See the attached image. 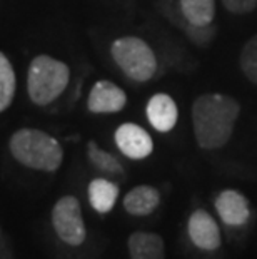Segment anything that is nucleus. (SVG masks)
Returning <instances> with one entry per match:
<instances>
[{
    "instance_id": "nucleus-17",
    "label": "nucleus",
    "mask_w": 257,
    "mask_h": 259,
    "mask_svg": "<svg viewBox=\"0 0 257 259\" xmlns=\"http://www.w3.org/2000/svg\"><path fill=\"white\" fill-rule=\"evenodd\" d=\"M239 65L244 75L257 85V35L250 37L242 47L239 57Z\"/></svg>"
},
{
    "instance_id": "nucleus-13",
    "label": "nucleus",
    "mask_w": 257,
    "mask_h": 259,
    "mask_svg": "<svg viewBox=\"0 0 257 259\" xmlns=\"http://www.w3.org/2000/svg\"><path fill=\"white\" fill-rule=\"evenodd\" d=\"M89 202L99 214L111 212L117 202L119 197V186L112 181L97 178L89 184Z\"/></svg>"
},
{
    "instance_id": "nucleus-12",
    "label": "nucleus",
    "mask_w": 257,
    "mask_h": 259,
    "mask_svg": "<svg viewBox=\"0 0 257 259\" xmlns=\"http://www.w3.org/2000/svg\"><path fill=\"white\" fill-rule=\"evenodd\" d=\"M161 202V192L152 186H137L124 197V209L130 216H149Z\"/></svg>"
},
{
    "instance_id": "nucleus-8",
    "label": "nucleus",
    "mask_w": 257,
    "mask_h": 259,
    "mask_svg": "<svg viewBox=\"0 0 257 259\" xmlns=\"http://www.w3.org/2000/svg\"><path fill=\"white\" fill-rule=\"evenodd\" d=\"M127 104L125 92L111 80H99L89 94L87 107L94 114H114L120 112Z\"/></svg>"
},
{
    "instance_id": "nucleus-15",
    "label": "nucleus",
    "mask_w": 257,
    "mask_h": 259,
    "mask_svg": "<svg viewBox=\"0 0 257 259\" xmlns=\"http://www.w3.org/2000/svg\"><path fill=\"white\" fill-rule=\"evenodd\" d=\"M87 156H89L92 166H94L95 169H99L104 174L120 176L124 172V167H122V164H120L119 159L116 156H112L111 152L100 149L94 141H90L89 146H87Z\"/></svg>"
},
{
    "instance_id": "nucleus-18",
    "label": "nucleus",
    "mask_w": 257,
    "mask_h": 259,
    "mask_svg": "<svg viewBox=\"0 0 257 259\" xmlns=\"http://www.w3.org/2000/svg\"><path fill=\"white\" fill-rule=\"evenodd\" d=\"M224 7L231 14H250L257 7V0H222Z\"/></svg>"
},
{
    "instance_id": "nucleus-2",
    "label": "nucleus",
    "mask_w": 257,
    "mask_h": 259,
    "mask_svg": "<svg viewBox=\"0 0 257 259\" xmlns=\"http://www.w3.org/2000/svg\"><path fill=\"white\" fill-rule=\"evenodd\" d=\"M10 152L25 167L54 172L60 167L64 149L56 137L39 129H20L10 137Z\"/></svg>"
},
{
    "instance_id": "nucleus-10",
    "label": "nucleus",
    "mask_w": 257,
    "mask_h": 259,
    "mask_svg": "<svg viewBox=\"0 0 257 259\" xmlns=\"http://www.w3.org/2000/svg\"><path fill=\"white\" fill-rule=\"evenodd\" d=\"M147 119L157 132H171L179 120V109L176 101L169 94H156L149 99L145 107Z\"/></svg>"
},
{
    "instance_id": "nucleus-5",
    "label": "nucleus",
    "mask_w": 257,
    "mask_h": 259,
    "mask_svg": "<svg viewBox=\"0 0 257 259\" xmlns=\"http://www.w3.org/2000/svg\"><path fill=\"white\" fill-rule=\"evenodd\" d=\"M52 226L65 244L80 246L85 241L87 231L77 197L64 196L56 202L52 209Z\"/></svg>"
},
{
    "instance_id": "nucleus-9",
    "label": "nucleus",
    "mask_w": 257,
    "mask_h": 259,
    "mask_svg": "<svg viewBox=\"0 0 257 259\" xmlns=\"http://www.w3.org/2000/svg\"><path fill=\"white\" fill-rule=\"evenodd\" d=\"M216 209L219 218L227 226H244L250 216L247 197L234 189H226L216 197Z\"/></svg>"
},
{
    "instance_id": "nucleus-6",
    "label": "nucleus",
    "mask_w": 257,
    "mask_h": 259,
    "mask_svg": "<svg viewBox=\"0 0 257 259\" xmlns=\"http://www.w3.org/2000/svg\"><path fill=\"white\" fill-rule=\"evenodd\" d=\"M116 144L124 156L134 161H142L154 151V141L149 132L132 122L119 125L116 131Z\"/></svg>"
},
{
    "instance_id": "nucleus-1",
    "label": "nucleus",
    "mask_w": 257,
    "mask_h": 259,
    "mask_svg": "<svg viewBox=\"0 0 257 259\" xmlns=\"http://www.w3.org/2000/svg\"><path fill=\"white\" fill-rule=\"evenodd\" d=\"M240 114V104L231 96L212 92L199 96L192 104V127L200 149L214 151L231 141Z\"/></svg>"
},
{
    "instance_id": "nucleus-7",
    "label": "nucleus",
    "mask_w": 257,
    "mask_h": 259,
    "mask_svg": "<svg viewBox=\"0 0 257 259\" xmlns=\"http://www.w3.org/2000/svg\"><path fill=\"white\" fill-rule=\"evenodd\" d=\"M187 233L190 241L199 249L216 251L221 247V229L216 219L204 209H197L190 214L187 221Z\"/></svg>"
},
{
    "instance_id": "nucleus-16",
    "label": "nucleus",
    "mask_w": 257,
    "mask_h": 259,
    "mask_svg": "<svg viewBox=\"0 0 257 259\" xmlns=\"http://www.w3.org/2000/svg\"><path fill=\"white\" fill-rule=\"evenodd\" d=\"M15 96V72L10 60L0 52V112H4Z\"/></svg>"
},
{
    "instance_id": "nucleus-11",
    "label": "nucleus",
    "mask_w": 257,
    "mask_h": 259,
    "mask_svg": "<svg viewBox=\"0 0 257 259\" xmlns=\"http://www.w3.org/2000/svg\"><path fill=\"white\" fill-rule=\"evenodd\" d=\"M130 259H166V244L156 233L137 231L127 241Z\"/></svg>"
},
{
    "instance_id": "nucleus-3",
    "label": "nucleus",
    "mask_w": 257,
    "mask_h": 259,
    "mask_svg": "<svg viewBox=\"0 0 257 259\" xmlns=\"http://www.w3.org/2000/svg\"><path fill=\"white\" fill-rule=\"evenodd\" d=\"M70 79L67 64L50 56H39L29 69V96L37 106H48L65 91Z\"/></svg>"
},
{
    "instance_id": "nucleus-14",
    "label": "nucleus",
    "mask_w": 257,
    "mask_h": 259,
    "mask_svg": "<svg viewBox=\"0 0 257 259\" xmlns=\"http://www.w3.org/2000/svg\"><path fill=\"white\" fill-rule=\"evenodd\" d=\"M180 12L192 27H209L216 17V0H179Z\"/></svg>"
},
{
    "instance_id": "nucleus-4",
    "label": "nucleus",
    "mask_w": 257,
    "mask_h": 259,
    "mask_svg": "<svg viewBox=\"0 0 257 259\" xmlns=\"http://www.w3.org/2000/svg\"><path fill=\"white\" fill-rule=\"evenodd\" d=\"M112 59L120 70L135 82H147L157 70V59L154 51L140 37H120L111 47Z\"/></svg>"
}]
</instances>
